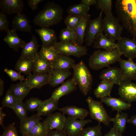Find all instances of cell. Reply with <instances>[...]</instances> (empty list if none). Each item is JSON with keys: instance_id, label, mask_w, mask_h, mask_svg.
Instances as JSON below:
<instances>
[{"instance_id": "6da1fadb", "label": "cell", "mask_w": 136, "mask_h": 136, "mask_svg": "<svg viewBox=\"0 0 136 136\" xmlns=\"http://www.w3.org/2000/svg\"><path fill=\"white\" fill-rule=\"evenodd\" d=\"M115 6L118 18L123 27L136 37V0H117Z\"/></svg>"}, {"instance_id": "7a4b0ae2", "label": "cell", "mask_w": 136, "mask_h": 136, "mask_svg": "<svg viewBox=\"0 0 136 136\" xmlns=\"http://www.w3.org/2000/svg\"><path fill=\"white\" fill-rule=\"evenodd\" d=\"M63 13V9L59 5L53 1H48L43 9L37 13L33 22L41 28H49L62 20Z\"/></svg>"}, {"instance_id": "3957f363", "label": "cell", "mask_w": 136, "mask_h": 136, "mask_svg": "<svg viewBox=\"0 0 136 136\" xmlns=\"http://www.w3.org/2000/svg\"><path fill=\"white\" fill-rule=\"evenodd\" d=\"M122 55L117 48L111 51L96 50L89 57L88 65L91 69L98 70L118 62Z\"/></svg>"}, {"instance_id": "277c9868", "label": "cell", "mask_w": 136, "mask_h": 136, "mask_svg": "<svg viewBox=\"0 0 136 136\" xmlns=\"http://www.w3.org/2000/svg\"><path fill=\"white\" fill-rule=\"evenodd\" d=\"M72 78L83 94L86 95L90 91L93 81L92 75L82 60L75 64L73 68Z\"/></svg>"}, {"instance_id": "5b68a950", "label": "cell", "mask_w": 136, "mask_h": 136, "mask_svg": "<svg viewBox=\"0 0 136 136\" xmlns=\"http://www.w3.org/2000/svg\"><path fill=\"white\" fill-rule=\"evenodd\" d=\"M103 32L112 40L118 41L122 37L123 27L113 14L105 15L103 20Z\"/></svg>"}, {"instance_id": "8992f818", "label": "cell", "mask_w": 136, "mask_h": 136, "mask_svg": "<svg viewBox=\"0 0 136 136\" xmlns=\"http://www.w3.org/2000/svg\"><path fill=\"white\" fill-rule=\"evenodd\" d=\"M89 109V114L90 117L99 123H102L105 125H109L110 117L101 101L95 100L90 96L86 99Z\"/></svg>"}, {"instance_id": "52a82bcc", "label": "cell", "mask_w": 136, "mask_h": 136, "mask_svg": "<svg viewBox=\"0 0 136 136\" xmlns=\"http://www.w3.org/2000/svg\"><path fill=\"white\" fill-rule=\"evenodd\" d=\"M86 46H79L72 42H57L54 47L59 54L68 56L72 55L79 58L86 55L87 49Z\"/></svg>"}, {"instance_id": "ba28073f", "label": "cell", "mask_w": 136, "mask_h": 136, "mask_svg": "<svg viewBox=\"0 0 136 136\" xmlns=\"http://www.w3.org/2000/svg\"><path fill=\"white\" fill-rule=\"evenodd\" d=\"M102 13L101 12L97 18L90 19L88 24L84 38L86 46H92L97 35L103 32Z\"/></svg>"}, {"instance_id": "9c48e42d", "label": "cell", "mask_w": 136, "mask_h": 136, "mask_svg": "<svg viewBox=\"0 0 136 136\" xmlns=\"http://www.w3.org/2000/svg\"><path fill=\"white\" fill-rule=\"evenodd\" d=\"M91 122L89 119L77 120L68 117L63 130L67 136H78L84 126Z\"/></svg>"}, {"instance_id": "30bf717a", "label": "cell", "mask_w": 136, "mask_h": 136, "mask_svg": "<svg viewBox=\"0 0 136 136\" xmlns=\"http://www.w3.org/2000/svg\"><path fill=\"white\" fill-rule=\"evenodd\" d=\"M118 41L117 48L125 56L129 59L136 58V40L122 37Z\"/></svg>"}, {"instance_id": "8fae6325", "label": "cell", "mask_w": 136, "mask_h": 136, "mask_svg": "<svg viewBox=\"0 0 136 136\" xmlns=\"http://www.w3.org/2000/svg\"><path fill=\"white\" fill-rule=\"evenodd\" d=\"M119 86L118 94L121 98L130 103L136 101V83L123 81Z\"/></svg>"}, {"instance_id": "7c38bea8", "label": "cell", "mask_w": 136, "mask_h": 136, "mask_svg": "<svg viewBox=\"0 0 136 136\" xmlns=\"http://www.w3.org/2000/svg\"><path fill=\"white\" fill-rule=\"evenodd\" d=\"M133 59L125 60L121 58L118 62L122 72L123 81L136 80V63Z\"/></svg>"}, {"instance_id": "4fadbf2b", "label": "cell", "mask_w": 136, "mask_h": 136, "mask_svg": "<svg viewBox=\"0 0 136 136\" xmlns=\"http://www.w3.org/2000/svg\"><path fill=\"white\" fill-rule=\"evenodd\" d=\"M24 7L23 0H1V11L8 15L22 13Z\"/></svg>"}, {"instance_id": "5bb4252c", "label": "cell", "mask_w": 136, "mask_h": 136, "mask_svg": "<svg viewBox=\"0 0 136 136\" xmlns=\"http://www.w3.org/2000/svg\"><path fill=\"white\" fill-rule=\"evenodd\" d=\"M66 118L62 113L57 112L52 114L43 121L49 130H63Z\"/></svg>"}, {"instance_id": "9a60e30c", "label": "cell", "mask_w": 136, "mask_h": 136, "mask_svg": "<svg viewBox=\"0 0 136 136\" xmlns=\"http://www.w3.org/2000/svg\"><path fill=\"white\" fill-rule=\"evenodd\" d=\"M99 77L101 80L110 81L114 84L119 85L123 81L122 72L120 68L117 67H109L100 73Z\"/></svg>"}, {"instance_id": "2e32d148", "label": "cell", "mask_w": 136, "mask_h": 136, "mask_svg": "<svg viewBox=\"0 0 136 136\" xmlns=\"http://www.w3.org/2000/svg\"><path fill=\"white\" fill-rule=\"evenodd\" d=\"M50 78L49 73L44 74H34L29 76L25 81L30 90L34 88L41 89L48 84Z\"/></svg>"}, {"instance_id": "e0dca14e", "label": "cell", "mask_w": 136, "mask_h": 136, "mask_svg": "<svg viewBox=\"0 0 136 136\" xmlns=\"http://www.w3.org/2000/svg\"><path fill=\"white\" fill-rule=\"evenodd\" d=\"M40 37L42 45V46L49 48L53 47L57 42V38L54 30L49 28H41L35 29Z\"/></svg>"}, {"instance_id": "ac0fdd59", "label": "cell", "mask_w": 136, "mask_h": 136, "mask_svg": "<svg viewBox=\"0 0 136 136\" xmlns=\"http://www.w3.org/2000/svg\"><path fill=\"white\" fill-rule=\"evenodd\" d=\"M77 84L73 78L70 79L62 83L59 87L55 89L51 97L58 101L63 96L68 94L75 90Z\"/></svg>"}, {"instance_id": "d6986e66", "label": "cell", "mask_w": 136, "mask_h": 136, "mask_svg": "<svg viewBox=\"0 0 136 136\" xmlns=\"http://www.w3.org/2000/svg\"><path fill=\"white\" fill-rule=\"evenodd\" d=\"M100 101L111 107L113 111L121 112L122 111L129 109L132 105L121 98L107 97L100 99Z\"/></svg>"}, {"instance_id": "ffe728a7", "label": "cell", "mask_w": 136, "mask_h": 136, "mask_svg": "<svg viewBox=\"0 0 136 136\" xmlns=\"http://www.w3.org/2000/svg\"><path fill=\"white\" fill-rule=\"evenodd\" d=\"M39 46L37 38L35 36H32L31 40L25 43L22 48L20 57L33 60L39 54L38 51Z\"/></svg>"}, {"instance_id": "44dd1931", "label": "cell", "mask_w": 136, "mask_h": 136, "mask_svg": "<svg viewBox=\"0 0 136 136\" xmlns=\"http://www.w3.org/2000/svg\"><path fill=\"white\" fill-rule=\"evenodd\" d=\"M13 29L21 31L29 32L31 33L32 28L29 21L26 15L21 13L13 18L12 21Z\"/></svg>"}, {"instance_id": "7402d4cb", "label": "cell", "mask_w": 136, "mask_h": 136, "mask_svg": "<svg viewBox=\"0 0 136 136\" xmlns=\"http://www.w3.org/2000/svg\"><path fill=\"white\" fill-rule=\"evenodd\" d=\"M93 47L99 49H102L105 50L111 51L117 48V45L115 41L110 39L102 32L96 37L93 44Z\"/></svg>"}, {"instance_id": "603a6c76", "label": "cell", "mask_w": 136, "mask_h": 136, "mask_svg": "<svg viewBox=\"0 0 136 136\" xmlns=\"http://www.w3.org/2000/svg\"><path fill=\"white\" fill-rule=\"evenodd\" d=\"M49 73L50 74V78L48 84L53 87L63 83L64 81L71 74L69 70L52 68Z\"/></svg>"}, {"instance_id": "cb8c5ba5", "label": "cell", "mask_w": 136, "mask_h": 136, "mask_svg": "<svg viewBox=\"0 0 136 136\" xmlns=\"http://www.w3.org/2000/svg\"><path fill=\"white\" fill-rule=\"evenodd\" d=\"M58 110L69 117L77 119H84L89 114V112L87 109L75 106H66Z\"/></svg>"}, {"instance_id": "d4e9b609", "label": "cell", "mask_w": 136, "mask_h": 136, "mask_svg": "<svg viewBox=\"0 0 136 136\" xmlns=\"http://www.w3.org/2000/svg\"><path fill=\"white\" fill-rule=\"evenodd\" d=\"M3 39L9 46L14 51L18 52L26 43L18 35L16 31L14 29L10 30Z\"/></svg>"}, {"instance_id": "484cf974", "label": "cell", "mask_w": 136, "mask_h": 136, "mask_svg": "<svg viewBox=\"0 0 136 136\" xmlns=\"http://www.w3.org/2000/svg\"><path fill=\"white\" fill-rule=\"evenodd\" d=\"M58 101L51 97L42 101L37 111V114L39 116H47L50 115L55 110L58 109Z\"/></svg>"}, {"instance_id": "4316f807", "label": "cell", "mask_w": 136, "mask_h": 136, "mask_svg": "<svg viewBox=\"0 0 136 136\" xmlns=\"http://www.w3.org/2000/svg\"><path fill=\"white\" fill-rule=\"evenodd\" d=\"M42 119L37 114L27 117L20 120V130L22 135H27L30 130Z\"/></svg>"}, {"instance_id": "83f0119b", "label": "cell", "mask_w": 136, "mask_h": 136, "mask_svg": "<svg viewBox=\"0 0 136 136\" xmlns=\"http://www.w3.org/2000/svg\"><path fill=\"white\" fill-rule=\"evenodd\" d=\"M33 61V74H48L52 68L51 63L40 56L39 54Z\"/></svg>"}, {"instance_id": "f1b7e54d", "label": "cell", "mask_w": 136, "mask_h": 136, "mask_svg": "<svg viewBox=\"0 0 136 136\" xmlns=\"http://www.w3.org/2000/svg\"><path fill=\"white\" fill-rule=\"evenodd\" d=\"M114 84L110 81L101 80L94 90V95L96 97L100 99L111 96L110 94Z\"/></svg>"}, {"instance_id": "f546056e", "label": "cell", "mask_w": 136, "mask_h": 136, "mask_svg": "<svg viewBox=\"0 0 136 136\" xmlns=\"http://www.w3.org/2000/svg\"><path fill=\"white\" fill-rule=\"evenodd\" d=\"M9 90L13 94L18 101H23L30 90L27 86L25 81L20 82L19 83L13 84Z\"/></svg>"}, {"instance_id": "4dcf8cb0", "label": "cell", "mask_w": 136, "mask_h": 136, "mask_svg": "<svg viewBox=\"0 0 136 136\" xmlns=\"http://www.w3.org/2000/svg\"><path fill=\"white\" fill-rule=\"evenodd\" d=\"M75 64L74 60L69 56L59 54L55 61L51 63V68L69 70L73 69Z\"/></svg>"}, {"instance_id": "1f68e13d", "label": "cell", "mask_w": 136, "mask_h": 136, "mask_svg": "<svg viewBox=\"0 0 136 136\" xmlns=\"http://www.w3.org/2000/svg\"><path fill=\"white\" fill-rule=\"evenodd\" d=\"M33 60L20 57L16 61L15 69L17 72L29 76L32 72Z\"/></svg>"}, {"instance_id": "d6a6232c", "label": "cell", "mask_w": 136, "mask_h": 136, "mask_svg": "<svg viewBox=\"0 0 136 136\" xmlns=\"http://www.w3.org/2000/svg\"><path fill=\"white\" fill-rule=\"evenodd\" d=\"M90 17L91 15L88 14L83 17L75 31L77 36L76 43L78 45H82L84 42L86 29L91 19Z\"/></svg>"}, {"instance_id": "836d02e7", "label": "cell", "mask_w": 136, "mask_h": 136, "mask_svg": "<svg viewBox=\"0 0 136 136\" xmlns=\"http://www.w3.org/2000/svg\"><path fill=\"white\" fill-rule=\"evenodd\" d=\"M117 112L115 117L110 118V121L113 124V127L117 130L122 133L125 130L128 119V115L126 113Z\"/></svg>"}, {"instance_id": "e575fe53", "label": "cell", "mask_w": 136, "mask_h": 136, "mask_svg": "<svg viewBox=\"0 0 136 136\" xmlns=\"http://www.w3.org/2000/svg\"><path fill=\"white\" fill-rule=\"evenodd\" d=\"M90 7L80 3L70 6L66 11L68 15H72L81 17L87 15Z\"/></svg>"}, {"instance_id": "d590c367", "label": "cell", "mask_w": 136, "mask_h": 136, "mask_svg": "<svg viewBox=\"0 0 136 136\" xmlns=\"http://www.w3.org/2000/svg\"><path fill=\"white\" fill-rule=\"evenodd\" d=\"M39 55L51 63L55 61L59 54L54 47L46 48L42 46Z\"/></svg>"}, {"instance_id": "8d00e7d4", "label": "cell", "mask_w": 136, "mask_h": 136, "mask_svg": "<svg viewBox=\"0 0 136 136\" xmlns=\"http://www.w3.org/2000/svg\"><path fill=\"white\" fill-rule=\"evenodd\" d=\"M77 38L75 31L66 27L61 30L59 36L60 42H72L76 43Z\"/></svg>"}, {"instance_id": "74e56055", "label": "cell", "mask_w": 136, "mask_h": 136, "mask_svg": "<svg viewBox=\"0 0 136 136\" xmlns=\"http://www.w3.org/2000/svg\"><path fill=\"white\" fill-rule=\"evenodd\" d=\"M49 131L44 122L40 121L26 135L29 136H47Z\"/></svg>"}, {"instance_id": "f35d334b", "label": "cell", "mask_w": 136, "mask_h": 136, "mask_svg": "<svg viewBox=\"0 0 136 136\" xmlns=\"http://www.w3.org/2000/svg\"><path fill=\"white\" fill-rule=\"evenodd\" d=\"M101 127L99 123L97 125L84 128L78 136H102Z\"/></svg>"}, {"instance_id": "ab89813d", "label": "cell", "mask_w": 136, "mask_h": 136, "mask_svg": "<svg viewBox=\"0 0 136 136\" xmlns=\"http://www.w3.org/2000/svg\"><path fill=\"white\" fill-rule=\"evenodd\" d=\"M95 6L105 15L112 14V1L111 0H97Z\"/></svg>"}, {"instance_id": "60d3db41", "label": "cell", "mask_w": 136, "mask_h": 136, "mask_svg": "<svg viewBox=\"0 0 136 136\" xmlns=\"http://www.w3.org/2000/svg\"><path fill=\"white\" fill-rule=\"evenodd\" d=\"M12 109L20 120L27 117L28 110L23 101H18Z\"/></svg>"}, {"instance_id": "b9f144b4", "label": "cell", "mask_w": 136, "mask_h": 136, "mask_svg": "<svg viewBox=\"0 0 136 136\" xmlns=\"http://www.w3.org/2000/svg\"><path fill=\"white\" fill-rule=\"evenodd\" d=\"M82 17L68 15L64 19V23L66 27L75 31Z\"/></svg>"}, {"instance_id": "7bdbcfd3", "label": "cell", "mask_w": 136, "mask_h": 136, "mask_svg": "<svg viewBox=\"0 0 136 136\" xmlns=\"http://www.w3.org/2000/svg\"><path fill=\"white\" fill-rule=\"evenodd\" d=\"M18 101L12 93L8 90L2 101V107L12 109Z\"/></svg>"}, {"instance_id": "ee69618b", "label": "cell", "mask_w": 136, "mask_h": 136, "mask_svg": "<svg viewBox=\"0 0 136 136\" xmlns=\"http://www.w3.org/2000/svg\"><path fill=\"white\" fill-rule=\"evenodd\" d=\"M42 101L38 98L31 97L27 100L25 104L28 111H34L38 110Z\"/></svg>"}, {"instance_id": "f6af8a7d", "label": "cell", "mask_w": 136, "mask_h": 136, "mask_svg": "<svg viewBox=\"0 0 136 136\" xmlns=\"http://www.w3.org/2000/svg\"><path fill=\"white\" fill-rule=\"evenodd\" d=\"M4 71L10 78L12 81H16L18 80L20 82L25 81L27 79L21 75V73L13 70L5 68Z\"/></svg>"}, {"instance_id": "bcb514c9", "label": "cell", "mask_w": 136, "mask_h": 136, "mask_svg": "<svg viewBox=\"0 0 136 136\" xmlns=\"http://www.w3.org/2000/svg\"><path fill=\"white\" fill-rule=\"evenodd\" d=\"M9 22L8 20L7 14L1 11L0 12V31H4L6 32L10 29L8 27Z\"/></svg>"}, {"instance_id": "7dc6e473", "label": "cell", "mask_w": 136, "mask_h": 136, "mask_svg": "<svg viewBox=\"0 0 136 136\" xmlns=\"http://www.w3.org/2000/svg\"><path fill=\"white\" fill-rule=\"evenodd\" d=\"M15 124L14 122L13 123L5 128L1 136H18Z\"/></svg>"}, {"instance_id": "c3c4849f", "label": "cell", "mask_w": 136, "mask_h": 136, "mask_svg": "<svg viewBox=\"0 0 136 136\" xmlns=\"http://www.w3.org/2000/svg\"><path fill=\"white\" fill-rule=\"evenodd\" d=\"M47 136H67L63 129L49 130Z\"/></svg>"}, {"instance_id": "681fc988", "label": "cell", "mask_w": 136, "mask_h": 136, "mask_svg": "<svg viewBox=\"0 0 136 136\" xmlns=\"http://www.w3.org/2000/svg\"><path fill=\"white\" fill-rule=\"evenodd\" d=\"M44 1L43 0H28L27 4L29 7L33 11L38 9V4Z\"/></svg>"}, {"instance_id": "f907efd6", "label": "cell", "mask_w": 136, "mask_h": 136, "mask_svg": "<svg viewBox=\"0 0 136 136\" xmlns=\"http://www.w3.org/2000/svg\"><path fill=\"white\" fill-rule=\"evenodd\" d=\"M104 136H123L122 133L117 130L114 127H112L110 130Z\"/></svg>"}, {"instance_id": "816d5d0a", "label": "cell", "mask_w": 136, "mask_h": 136, "mask_svg": "<svg viewBox=\"0 0 136 136\" xmlns=\"http://www.w3.org/2000/svg\"><path fill=\"white\" fill-rule=\"evenodd\" d=\"M96 2L97 0H82L80 3L90 7L95 5Z\"/></svg>"}, {"instance_id": "f5cc1de1", "label": "cell", "mask_w": 136, "mask_h": 136, "mask_svg": "<svg viewBox=\"0 0 136 136\" xmlns=\"http://www.w3.org/2000/svg\"><path fill=\"white\" fill-rule=\"evenodd\" d=\"M3 107L0 108V125L4 129L5 128L4 126V121L6 114L3 111Z\"/></svg>"}, {"instance_id": "db71d44e", "label": "cell", "mask_w": 136, "mask_h": 136, "mask_svg": "<svg viewBox=\"0 0 136 136\" xmlns=\"http://www.w3.org/2000/svg\"><path fill=\"white\" fill-rule=\"evenodd\" d=\"M127 123L136 126V115H132L128 118Z\"/></svg>"}, {"instance_id": "11a10c76", "label": "cell", "mask_w": 136, "mask_h": 136, "mask_svg": "<svg viewBox=\"0 0 136 136\" xmlns=\"http://www.w3.org/2000/svg\"><path fill=\"white\" fill-rule=\"evenodd\" d=\"M4 90V82L1 78H0V96H1L3 94Z\"/></svg>"}, {"instance_id": "9f6ffc18", "label": "cell", "mask_w": 136, "mask_h": 136, "mask_svg": "<svg viewBox=\"0 0 136 136\" xmlns=\"http://www.w3.org/2000/svg\"><path fill=\"white\" fill-rule=\"evenodd\" d=\"M21 136H29L27 135H22Z\"/></svg>"}]
</instances>
